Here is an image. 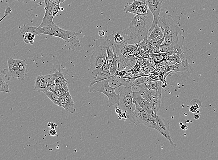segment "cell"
I'll return each instance as SVG.
<instances>
[{
  "mask_svg": "<svg viewBox=\"0 0 218 160\" xmlns=\"http://www.w3.org/2000/svg\"><path fill=\"white\" fill-rule=\"evenodd\" d=\"M22 34L25 32H31L35 35H50L59 37L69 44V49L73 50L79 47L80 44L79 34L75 31L63 29L54 23L42 27L26 26L21 28Z\"/></svg>",
  "mask_w": 218,
  "mask_h": 160,
  "instance_id": "obj_1",
  "label": "cell"
},
{
  "mask_svg": "<svg viewBox=\"0 0 218 160\" xmlns=\"http://www.w3.org/2000/svg\"><path fill=\"white\" fill-rule=\"evenodd\" d=\"M153 16L149 10L145 15H136L126 29L129 35L128 44H136L148 37L149 30L152 24Z\"/></svg>",
  "mask_w": 218,
  "mask_h": 160,
  "instance_id": "obj_2",
  "label": "cell"
},
{
  "mask_svg": "<svg viewBox=\"0 0 218 160\" xmlns=\"http://www.w3.org/2000/svg\"><path fill=\"white\" fill-rule=\"evenodd\" d=\"M180 18L176 15L173 20L171 15L159 17V23L164 30L165 38L163 45L175 46L183 44L184 38L179 34L180 29L179 26Z\"/></svg>",
  "mask_w": 218,
  "mask_h": 160,
  "instance_id": "obj_3",
  "label": "cell"
},
{
  "mask_svg": "<svg viewBox=\"0 0 218 160\" xmlns=\"http://www.w3.org/2000/svg\"><path fill=\"white\" fill-rule=\"evenodd\" d=\"M111 78V77H110ZM110 78L100 79L91 82L89 86L90 92H101L107 96L108 100L106 101L107 106L110 107L116 104L119 105V95L117 94L116 90L118 87H111L109 82Z\"/></svg>",
  "mask_w": 218,
  "mask_h": 160,
  "instance_id": "obj_4",
  "label": "cell"
},
{
  "mask_svg": "<svg viewBox=\"0 0 218 160\" xmlns=\"http://www.w3.org/2000/svg\"><path fill=\"white\" fill-rule=\"evenodd\" d=\"M119 106L126 114L131 122H136V104L133 100V91L131 87L121 86L119 87Z\"/></svg>",
  "mask_w": 218,
  "mask_h": 160,
  "instance_id": "obj_5",
  "label": "cell"
},
{
  "mask_svg": "<svg viewBox=\"0 0 218 160\" xmlns=\"http://www.w3.org/2000/svg\"><path fill=\"white\" fill-rule=\"evenodd\" d=\"M108 48L101 45L96 44L93 48L90 58V67L92 71L99 68L106 60Z\"/></svg>",
  "mask_w": 218,
  "mask_h": 160,
  "instance_id": "obj_6",
  "label": "cell"
},
{
  "mask_svg": "<svg viewBox=\"0 0 218 160\" xmlns=\"http://www.w3.org/2000/svg\"><path fill=\"white\" fill-rule=\"evenodd\" d=\"M140 88V90L137 92L143 98L150 102L153 111L157 115L161 106L162 90L156 91L148 90L145 88Z\"/></svg>",
  "mask_w": 218,
  "mask_h": 160,
  "instance_id": "obj_7",
  "label": "cell"
},
{
  "mask_svg": "<svg viewBox=\"0 0 218 160\" xmlns=\"http://www.w3.org/2000/svg\"><path fill=\"white\" fill-rule=\"evenodd\" d=\"M136 104V121L139 123L143 124L144 125L150 128L157 130V125L155 122V118L151 116L148 113L143 110L137 103Z\"/></svg>",
  "mask_w": 218,
  "mask_h": 160,
  "instance_id": "obj_8",
  "label": "cell"
},
{
  "mask_svg": "<svg viewBox=\"0 0 218 160\" xmlns=\"http://www.w3.org/2000/svg\"><path fill=\"white\" fill-rule=\"evenodd\" d=\"M148 6V9L153 16L152 24L149 31L148 36L155 26L159 22L160 14L162 11V7L164 0H145Z\"/></svg>",
  "mask_w": 218,
  "mask_h": 160,
  "instance_id": "obj_9",
  "label": "cell"
},
{
  "mask_svg": "<svg viewBox=\"0 0 218 160\" xmlns=\"http://www.w3.org/2000/svg\"><path fill=\"white\" fill-rule=\"evenodd\" d=\"M155 122L157 125V131L165 137L170 141L171 145L174 147H176L177 144H175L172 140L170 134V120L164 119L160 116L156 115L155 118Z\"/></svg>",
  "mask_w": 218,
  "mask_h": 160,
  "instance_id": "obj_10",
  "label": "cell"
},
{
  "mask_svg": "<svg viewBox=\"0 0 218 160\" xmlns=\"http://www.w3.org/2000/svg\"><path fill=\"white\" fill-rule=\"evenodd\" d=\"M8 68L2 70L1 73L6 75L8 76L13 77L14 78H17L18 80L21 79V73L18 67L17 60H14L10 58L8 59Z\"/></svg>",
  "mask_w": 218,
  "mask_h": 160,
  "instance_id": "obj_11",
  "label": "cell"
},
{
  "mask_svg": "<svg viewBox=\"0 0 218 160\" xmlns=\"http://www.w3.org/2000/svg\"><path fill=\"white\" fill-rule=\"evenodd\" d=\"M137 57L130 54L126 57H119V71L130 70L136 63Z\"/></svg>",
  "mask_w": 218,
  "mask_h": 160,
  "instance_id": "obj_12",
  "label": "cell"
},
{
  "mask_svg": "<svg viewBox=\"0 0 218 160\" xmlns=\"http://www.w3.org/2000/svg\"><path fill=\"white\" fill-rule=\"evenodd\" d=\"M133 100L134 101L142 108L146 111L151 116L155 118L157 115L155 114L153 111L150 102L146 100L143 98L137 92H133Z\"/></svg>",
  "mask_w": 218,
  "mask_h": 160,
  "instance_id": "obj_13",
  "label": "cell"
},
{
  "mask_svg": "<svg viewBox=\"0 0 218 160\" xmlns=\"http://www.w3.org/2000/svg\"><path fill=\"white\" fill-rule=\"evenodd\" d=\"M93 71L94 81L109 78L111 77L109 71V65L106 60H105L103 65L100 68L94 70Z\"/></svg>",
  "mask_w": 218,
  "mask_h": 160,
  "instance_id": "obj_14",
  "label": "cell"
},
{
  "mask_svg": "<svg viewBox=\"0 0 218 160\" xmlns=\"http://www.w3.org/2000/svg\"><path fill=\"white\" fill-rule=\"evenodd\" d=\"M45 13L44 18H43L41 25L39 27L44 26L47 25L52 24L53 23V9L54 7L53 2L51 1H47L45 2Z\"/></svg>",
  "mask_w": 218,
  "mask_h": 160,
  "instance_id": "obj_15",
  "label": "cell"
},
{
  "mask_svg": "<svg viewBox=\"0 0 218 160\" xmlns=\"http://www.w3.org/2000/svg\"><path fill=\"white\" fill-rule=\"evenodd\" d=\"M61 98L62 101V108L68 111V112L74 114L75 112L76 109L74 108V102L71 96L70 92L64 94L62 95Z\"/></svg>",
  "mask_w": 218,
  "mask_h": 160,
  "instance_id": "obj_16",
  "label": "cell"
},
{
  "mask_svg": "<svg viewBox=\"0 0 218 160\" xmlns=\"http://www.w3.org/2000/svg\"><path fill=\"white\" fill-rule=\"evenodd\" d=\"M34 90L43 92L48 91V86L47 85L44 76L39 75L37 77L34 83Z\"/></svg>",
  "mask_w": 218,
  "mask_h": 160,
  "instance_id": "obj_17",
  "label": "cell"
},
{
  "mask_svg": "<svg viewBox=\"0 0 218 160\" xmlns=\"http://www.w3.org/2000/svg\"><path fill=\"white\" fill-rule=\"evenodd\" d=\"M162 85L161 80H154L150 83H144L137 86L140 88H145L148 90L159 91L162 90Z\"/></svg>",
  "mask_w": 218,
  "mask_h": 160,
  "instance_id": "obj_18",
  "label": "cell"
},
{
  "mask_svg": "<svg viewBox=\"0 0 218 160\" xmlns=\"http://www.w3.org/2000/svg\"><path fill=\"white\" fill-rule=\"evenodd\" d=\"M9 77L4 73H0V92L9 93L10 92L8 81Z\"/></svg>",
  "mask_w": 218,
  "mask_h": 160,
  "instance_id": "obj_19",
  "label": "cell"
},
{
  "mask_svg": "<svg viewBox=\"0 0 218 160\" xmlns=\"http://www.w3.org/2000/svg\"><path fill=\"white\" fill-rule=\"evenodd\" d=\"M164 30L163 27L161 26L159 22L157 24L153 29L149 36L148 37V39L149 40H152L158 36L164 35Z\"/></svg>",
  "mask_w": 218,
  "mask_h": 160,
  "instance_id": "obj_20",
  "label": "cell"
},
{
  "mask_svg": "<svg viewBox=\"0 0 218 160\" xmlns=\"http://www.w3.org/2000/svg\"><path fill=\"white\" fill-rule=\"evenodd\" d=\"M44 93L55 105L59 106V107H62L61 98L58 96L55 93L53 92L49 91H46V92H44Z\"/></svg>",
  "mask_w": 218,
  "mask_h": 160,
  "instance_id": "obj_21",
  "label": "cell"
},
{
  "mask_svg": "<svg viewBox=\"0 0 218 160\" xmlns=\"http://www.w3.org/2000/svg\"><path fill=\"white\" fill-rule=\"evenodd\" d=\"M26 60H17L18 67H19L20 73H21V79L20 80H22V81L26 77H28V71L26 69Z\"/></svg>",
  "mask_w": 218,
  "mask_h": 160,
  "instance_id": "obj_22",
  "label": "cell"
},
{
  "mask_svg": "<svg viewBox=\"0 0 218 160\" xmlns=\"http://www.w3.org/2000/svg\"><path fill=\"white\" fill-rule=\"evenodd\" d=\"M154 79L149 75L145 74L144 75L140 77L136 78L133 81V84L134 86H138L144 83H150L151 81H154Z\"/></svg>",
  "mask_w": 218,
  "mask_h": 160,
  "instance_id": "obj_23",
  "label": "cell"
},
{
  "mask_svg": "<svg viewBox=\"0 0 218 160\" xmlns=\"http://www.w3.org/2000/svg\"><path fill=\"white\" fill-rule=\"evenodd\" d=\"M166 53L149 54L150 57L153 60L155 64H157L166 60Z\"/></svg>",
  "mask_w": 218,
  "mask_h": 160,
  "instance_id": "obj_24",
  "label": "cell"
},
{
  "mask_svg": "<svg viewBox=\"0 0 218 160\" xmlns=\"http://www.w3.org/2000/svg\"><path fill=\"white\" fill-rule=\"evenodd\" d=\"M124 10L126 13H131L136 15H138L137 9L133 2H129L124 7Z\"/></svg>",
  "mask_w": 218,
  "mask_h": 160,
  "instance_id": "obj_25",
  "label": "cell"
},
{
  "mask_svg": "<svg viewBox=\"0 0 218 160\" xmlns=\"http://www.w3.org/2000/svg\"><path fill=\"white\" fill-rule=\"evenodd\" d=\"M148 10V6L147 3L145 0L137 7L138 15H145V14H147Z\"/></svg>",
  "mask_w": 218,
  "mask_h": 160,
  "instance_id": "obj_26",
  "label": "cell"
},
{
  "mask_svg": "<svg viewBox=\"0 0 218 160\" xmlns=\"http://www.w3.org/2000/svg\"><path fill=\"white\" fill-rule=\"evenodd\" d=\"M24 37V42L27 44H33L34 42L35 35L31 32H25L22 34Z\"/></svg>",
  "mask_w": 218,
  "mask_h": 160,
  "instance_id": "obj_27",
  "label": "cell"
},
{
  "mask_svg": "<svg viewBox=\"0 0 218 160\" xmlns=\"http://www.w3.org/2000/svg\"><path fill=\"white\" fill-rule=\"evenodd\" d=\"M53 74H54L55 80H57L60 82H63V81H68L65 78L64 75L59 70H55Z\"/></svg>",
  "mask_w": 218,
  "mask_h": 160,
  "instance_id": "obj_28",
  "label": "cell"
},
{
  "mask_svg": "<svg viewBox=\"0 0 218 160\" xmlns=\"http://www.w3.org/2000/svg\"><path fill=\"white\" fill-rule=\"evenodd\" d=\"M45 80L48 86H50L55 84L54 74H50L44 76Z\"/></svg>",
  "mask_w": 218,
  "mask_h": 160,
  "instance_id": "obj_29",
  "label": "cell"
},
{
  "mask_svg": "<svg viewBox=\"0 0 218 160\" xmlns=\"http://www.w3.org/2000/svg\"><path fill=\"white\" fill-rule=\"evenodd\" d=\"M68 81L60 82V90L62 92V95L69 92L68 86Z\"/></svg>",
  "mask_w": 218,
  "mask_h": 160,
  "instance_id": "obj_30",
  "label": "cell"
},
{
  "mask_svg": "<svg viewBox=\"0 0 218 160\" xmlns=\"http://www.w3.org/2000/svg\"><path fill=\"white\" fill-rule=\"evenodd\" d=\"M155 68L154 65H149L144 67L143 71L149 74V73L153 72L155 70Z\"/></svg>",
  "mask_w": 218,
  "mask_h": 160,
  "instance_id": "obj_31",
  "label": "cell"
},
{
  "mask_svg": "<svg viewBox=\"0 0 218 160\" xmlns=\"http://www.w3.org/2000/svg\"><path fill=\"white\" fill-rule=\"evenodd\" d=\"M142 68V66L138 63H136L133 68L128 71L132 72L133 73L140 72L142 71V68Z\"/></svg>",
  "mask_w": 218,
  "mask_h": 160,
  "instance_id": "obj_32",
  "label": "cell"
},
{
  "mask_svg": "<svg viewBox=\"0 0 218 160\" xmlns=\"http://www.w3.org/2000/svg\"><path fill=\"white\" fill-rule=\"evenodd\" d=\"M191 105H195L200 109L201 106V101L198 99H194L191 101Z\"/></svg>",
  "mask_w": 218,
  "mask_h": 160,
  "instance_id": "obj_33",
  "label": "cell"
},
{
  "mask_svg": "<svg viewBox=\"0 0 218 160\" xmlns=\"http://www.w3.org/2000/svg\"><path fill=\"white\" fill-rule=\"evenodd\" d=\"M60 3L54 6L53 9V18H54L55 16L57 15L58 13V11L60 10Z\"/></svg>",
  "mask_w": 218,
  "mask_h": 160,
  "instance_id": "obj_34",
  "label": "cell"
},
{
  "mask_svg": "<svg viewBox=\"0 0 218 160\" xmlns=\"http://www.w3.org/2000/svg\"><path fill=\"white\" fill-rule=\"evenodd\" d=\"M11 11H12V10H11V8L10 7H7L6 9V10H5L4 11V15L0 19V23H1L7 16H8L9 14H11Z\"/></svg>",
  "mask_w": 218,
  "mask_h": 160,
  "instance_id": "obj_35",
  "label": "cell"
},
{
  "mask_svg": "<svg viewBox=\"0 0 218 160\" xmlns=\"http://www.w3.org/2000/svg\"><path fill=\"white\" fill-rule=\"evenodd\" d=\"M139 55L140 56H142L143 58L146 59V58H150L149 54L146 52L144 50L139 49Z\"/></svg>",
  "mask_w": 218,
  "mask_h": 160,
  "instance_id": "obj_36",
  "label": "cell"
},
{
  "mask_svg": "<svg viewBox=\"0 0 218 160\" xmlns=\"http://www.w3.org/2000/svg\"><path fill=\"white\" fill-rule=\"evenodd\" d=\"M159 47L160 46H155L152 48V49L150 50L149 54H153L160 53L161 52H160V49H159Z\"/></svg>",
  "mask_w": 218,
  "mask_h": 160,
  "instance_id": "obj_37",
  "label": "cell"
},
{
  "mask_svg": "<svg viewBox=\"0 0 218 160\" xmlns=\"http://www.w3.org/2000/svg\"><path fill=\"white\" fill-rule=\"evenodd\" d=\"M145 58H143L142 56H137V59H136V63L141 65V66L143 65V64L144 63Z\"/></svg>",
  "mask_w": 218,
  "mask_h": 160,
  "instance_id": "obj_38",
  "label": "cell"
},
{
  "mask_svg": "<svg viewBox=\"0 0 218 160\" xmlns=\"http://www.w3.org/2000/svg\"><path fill=\"white\" fill-rule=\"evenodd\" d=\"M199 110V108L195 105H191L190 109V111L193 113H195Z\"/></svg>",
  "mask_w": 218,
  "mask_h": 160,
  "instance_id": "obj_39",
  "label": "cell"
},
{
  "mask_svg": "<svg viewBox=\"0 0 218 160\" xmlns=\"http://www.w3.org/2000/svg\"><path fill=\"white\" fill-rule=\"evenodd\" d=\"M48 127H49L51 129H55V128H57V125L54 122H48Z\"/></svg>",
  "mask_w": 218,
  "mask_h": 160,
  "instance_id": "obj_40",
  "label": "cell"
},
{
  "mask_svg": "<svg viewBox=\"0 0 218 160\" xmlns=\"http://www.w3.org/2000/svg\"><path fill=\"white\" fill-rule=\"evenodd\" d=\"M48 133L50 136H53V137H54L57 135V132L55 129H51Z\"/></svg>",
  "mask_w": 218,
  "mask_h": 160,
  "instance_id": "obj_41",
  "label": "cell"
},
{
  "mask_svg": "<svg viewBox=\"0 0 218 160\" xmlns=\"http://www.w3.org/2000/svg\"><path fill=\"white\" fill-rule=\"evenodd\" d=\"M56 90V89L55 84L48 86V91L53 92H55Z\"/></svg>",
  "mask_w": 218,
  "mask_h": 160,
  "instance_id": "obj_42",
  "label": "cell"
},
{
  "mask_svg": "<svg viewBox=\"0 0 218 160\" xmlns=\"http://www.w3.org/2000/svg\"><path fill=\"white\" fill-rule=\"evenodd\" d=\"M115 111H116V113L119 115V114H121L122 111V110L121 109L120 107H116V109H115Z\"/></svg>",
  "mask_w": 218,
  "mask_h": 160,
  "instance_id": "obj_43",
  "label": "cell"
},
{
  "mask_svg": "<svg viewBox=\"0 0 218 160\" xmlns=\"http://www.w3.org/2000/svg\"><path fill=\"white\" fill-rule=\"evenodd\" d=\"M99 36L101 37H103L105 35V32L103 30H100L98 32Z\"/></svg>",
  "mask_w": 218,
  "mask_h": 160,
  "instance_id": "obj_44",
  "label": "cell"
},
{
  "mask_svg": "<svg viewBox=\"0 0 218 160\" xmlns=\"http://www.w3.org/2000/svg\"><path fill=\"white\" fill-rule=\"evenodd\" d=\"M56 94L58 96H59V97H61L62 96V92H61L60 90H56L55 92Z\"/></svg>",
  "mask_w": 218,
  "mask_h": 160,
  "instance_id": "obj_45",
  "label": "cell"
},
{
  "mask_svg": "<svg viewBox=\"0 0 218 160\" xmlns=\"http://www.w3.org/2000/svg\"><path fill=\"white\" fill-rule=\"evenodd\" d=\"M180 128H181L182 130H184V131H186V130H188L189 127H188L187 125L182 124V125H181V126H180Z\"/></svg>",
  "mask_w": 218,
  "mask_h": 160,
  "instance_id": "obj_46",
  "label": "cell"
},
{
  "mask_svg": "<svg viewBox=\"0 0 218 160\" xmlns=\"http://www.w3.org/2000/svg\"><path fill=\"white\" fill-rule=\"evenodd\" d=\"M60 3H61L60 0H53V4L54 6Z\"/></svg>",
  "mask_w": 218,
  "mask_h": 160,
  "instance_id": "obj_47",
  "label": "cell"
},
{
  "mask_svg": "<svg viewBox=\"0 0 218 160\" xmlns=\"http://www.w3.org/2000/svg\"><path fill=\"white\" fill-rule=\"evenodd\" d=\"M199 118H200V116L199 115H194V118H195V119H196V120L198 119H199Z\"/></svg>",
  "mask_w": 218,
  "mask_h": 160,
  "instance_id": "obj_48",
  "label": "cell"
},
{
  "mask_svg": "<svg viewBox=\"0 0 218 160\" xmlns=\"http://www.w3.org/2000/svg\"><path fill=\"white\" fill-rule=\"evenodd\" d=\"M64 8H63V7H61V8H60V10H61V11H63V10H64Z\"/></svg>",
  "mask_w": 218,
  "mask_h": 160,
  "instance_id": "obj_49",
  "label": "cell"
},
{
  "mask_svg": "<svg viewBox=\"0 0 218 160\" xmlns=\"http://www.w3.org/2000/svg\"><path fill=\"white\" fill-rule=\"evenodd\" d=\"M33 1H35L36 0H33Z\"/></svg>",
  "mask_w": 218,
  "mask_h": 160,
  "instance_id": "obj_50",
  "label": "cell"
}]
</instances>
